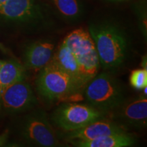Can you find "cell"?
<instances>
[{
	"label": "cell",
	"mask_w": 147,
	"mask_h": 147,
	"mask_svg": "<svg viewBox=\"0 0 147 147\" xmlns=\"http://www.w3.org/2000/svg\"><path fill=\"white\" fill-rule=\"evenodd\" d=\"M88 31L101 67L108 71L123 67L131 51V40L125 31L117 23L108 21L91 24Z\"/></svg>",
	"instance_id": "obj_1"
},
{
	"label": "cell",
	"mask_w": 147,
	"mask_h": 147,
	"mask_svg": "<svg viewBox=\"0 0 147 147\" xmlns=\"http://www.w3.org/2000/svg\"><path fill=\"white\" fill-rule=\"evenodd\" d=\"M84 88L87 104L106 115L127 99L123 86L108 71L97 74Z\"/></svg>",
	"instance_id": "obj_2"
},
{
	"label": "cell",
	"mask_w": 147,
	"mask_h": 147,
	"mask_svg": "<svg viewBox=\"0 0 147 147\" xmlns=\"http://www.w3.org/2000/svg\"><path fill=\"white\" fill-rule=\"evenodd\" d=\"M63 41L72 53L85 87L99 73L101 68L98 55L91 35L87 29H76L67 34Z\"/></svg>",
	"instance_id": "obj_3"
},
{
	"label": "cell",
	"mask_w": 147,
	"mask_h": 147,
	"mask_svg": "<svg viewBox=\"0 0 147 147\" xmlns=\"http://www.w3.org/2000/svg\"><path fill=\"white\" fill-rule=\"evenodd\" d=\"M36 86L40 96L50 102L65 98L80 91L73 79L52 60L40 70Z\"/></svg>",
	"instance_id": "obj_4"
},
{
	"label": "cell",
	"mask_w": 147,
	"mask_h": 147,
	"mask_svg": "<svg viewBox=\"0 0 147 147\" xmlns=\"http://www.w3.org/2000/svg\"><path fill=\"white\" fill-rule=\"evenodd\" d=\"M106 114L89 104L66 103L59 106L51 115V121L65 131L80 129L95 121L106 118Z\"/></svg>",
	"instance_id": "obj_5"
},
{
	"label": "cell",
	"mask_w": 147,
	"mask_h": 147,
	"mask_svg": "<svg viewBox=\"0 0 147 147\" xmlns=\"http://www.w3.org/2000/svg\"><path fill=\"white\" fill-rule=\"evenodd\" d=\"M22 135L27 142L36 146H57L61 143L47 115L38 110L27 117L22 127Z\"/></svg>",
	"instance_id": "obj_6"
},
{
	"label": "cell",
	"mask_w": 147,
	"mask_h": 147,
	"mask_svg": "<svg viewBox=\"0 0 147 147\" xmlns=\"http://www.w3.org/2000/svg\"><path fill=\"white\" fill-rule=\"evenodd\" d=\"M113 121L125 129L146 127L147 98L144 95L127 100L110 113Z\"/></svg>",
	"instance_id": "obj_7"
},
{
	"label": "cell",
	"mask_w": 147,
	"mask_h": 147,
	"mask_svg": "<svg viewBox=\"0 0 147 147\" xmlns=\"http://www.w3.org/2000/svg\"><path fill=\"white\" fill-rule=\"evenodd\" d=\"M36 103L32 87L25 80L11 84L1 91V106L8 111H23L32 108Z\"/></svg>",
	"instance_id": "obj_8"
},
{
	"label": "cell",
	"mask_w": 147,
	"mask_h": 147,
	"mask_svg": "<svg viewBox=\"0 0 147 147\" xmlns=\"http://www.w3.org/2000/svg\"><path fill=\"white\" fill-rule=\"evenodd\" d=\"M0 17L12 21H41L43 12L35 0H7L0 5Z\"/></svg>",
	"instance_id": "obj_9"
},
{
	"label": "cell",
	"mask_w": 147,
	"mask_h": 147,
	"mask_svg": "<svg viewBox=\"0 0 147 147\" xmlns=\"http://www.w3.org/2000/svg\"><path fill=\"white\" fill-rule=\"evenodd\" d=\"M124 131H126V129L115 121L105 118L95 121L80 129L67 131L65 139L69 142L91 140L110 134Z\"/></svg>",
	"instance_id": "obj_10"
},
{
	"label": "cell",
	"mask_w": 147,
	"mask_h": 147,
	"mask_svg": "<svg viewBox=\"0 0 147 147\" xmlns=\"http://www.w3.org/2000/svg\"><path fill=\"white\" fill-rule=\"evenodd\" d=\"M55 44L50 40H40L30 44L25 51V63L27 68L40 71L52 60Z\"/></svg>",
	"instance_id": "obj_11"
},
{
	"label": "cell",
	"mask_w": 147,
	"mask_h": 147,
	"mask_svg": "<svg viewBox=\"0 0 147 147\" xmlns=\"http://www.w3.org/2000/svg\"><path fill=\"white\" fill-rule=\"evenodd\" d=\"M69 142L74 146L79 147H126L134 146L136 142V139L133 135L124 131L91 140L72 141Z\"/></svg>",
	"instance_id": "obj_12"
},
{
	"label": "cell",
	"mask_w": 147,
	"mask_h": 147,
	"mask_svg": "<svg viewBox=\"0 0 147 147\" xmlns=\"http://www.w3.org/2000/svg\"><path fill=\"white\" fill-rule=\"evenodd\" d=\"M25 68L21 63L14 60L4 61L0 68V84L2 90L15 82L24 80Z\"/></svg>",
	"instance_id": "obj_13"
},
{
	"label": "cell",
	"mask_w": 147,
	"mask_h": 147,
	"mask_svg": "<svg viewBox=\"0 0 147 147\" xmlns=\"http://www.w3.org/2000/svg\"><path fill=\"white\" fill-rule=\"evenodd\" d=\"M57 13L68 21H76L83 14V5L80 0H51Z\"/></svg>",
	"instance_id": "obj_14"
},
{
	"label": "cell",
	"mask_w": 147,
	"mask_h": 147,
	"mask_svg": "<svg viewBox=\"0 0 147 147\" xmlns=\"http://www.w3.org/2000/svg\"><path fill=\"white\" fill-rule=\"evenodd\" d=\"M130 84L134 89L142 90L147 86V69H136L131 72Z\"/></svg>",
	"instance_id": "obj_15"
},
{
	"label": "cell",
	"mask_w": 147,
	"mask_h": 147,
	"mask_svg": "<svg viewBox=\"0 0 147 147\" xmlns=\"http://www.w3.org/2000/svg\"><path fill=\"white\" fill-rule=\"evenodd\" d=\"M137 15L139 22V27L143 36L145 38V40H146L147 37V25H146V7L144 5H139L137 8Z\"/></svg>",
	"instance_id": "obj_16"
},
{
	"label": "cell",
	"mask_w": 147,
	"mask_h": 147,
	"mask_svg": "<svg viewBox=\"0 0 147 147\" xmlns=\"http://www.w3.org/2000/svg\"><path fill=\"white\" fill-rule=\"evenodd\" d=\"M142 68L147 69L146 67V57H144L142 59Z\"/></svg>",
	"instance_id": "obj_17"
},
{
	"label": "cell",
	"mask_w": 147,
	"mask_h": 147,
	"mask_svg": "<svg viewBox=\"0 0 147 147\" xmlns=\"http://www.w3.org/2000/svg\"><path fill=\"white\" fill-rule=\"evenodd\" d=\"M106 1H109V2H122V1H128V0H105Z\"/></svg>",
	"instance_id": "obj_18"
},
{
	"label": "cell",
	"mask_w": 147,
	"mask_h": 147,
	"mask_svg": "<svg viewBox=\"0 0 147 147\" xmlns=\"http://www.w3.org/2000/svg\"><path fill=\"white\" fill-rule=\"evenodd\" d=\"M5 136H0V146H1L3 144V142H4L5 140Z\"/></svg>",
	"instance_id": "obj_19"
},
{
	"label": "cell",
	"mask_w": 147,
	"mask_h": 147,
	"mask_svg": "<svg viewBox=\"0 0 147 147\" xmlns=\"http://www.w3.org/2000/svg\"><path fill=\"white\" fill-rule=\"evenodd\" d=\"M1 91H2V88H1V85L0 84V108H1Z\"/></svg>",
	"instance_id": "obj_20"
},
{
	"label": "cell",
	"mask_w": 147,
	"mask_h": 147,
	"mask_svg": "<svg viewBox=\"0 0 147 147\" xmlns=\"http://www.w3.org/2000/svg\"><path fill=\"white\" fill-rule=\"evenodd\" d=\"M7 0H0V5H1L2 4H3Z\"/></svg>",
	"instance_id": "obj_21"
},
{
	"label": "cell",
	"mask_w": 147,
	"mask_h": 147,
	"mask_svg": "<svg viewBox=\"0 0 147 147\" xmlns=\"http://www.w3.org/2000/svg\"><path fill=\"white\" fill-rule=\"evenodd\" d=\"M3 62H4V61H3V60H0V68H1V65H3Z\"/></svg>",
	"instance_id": "obj_22"
}]
</instances>
